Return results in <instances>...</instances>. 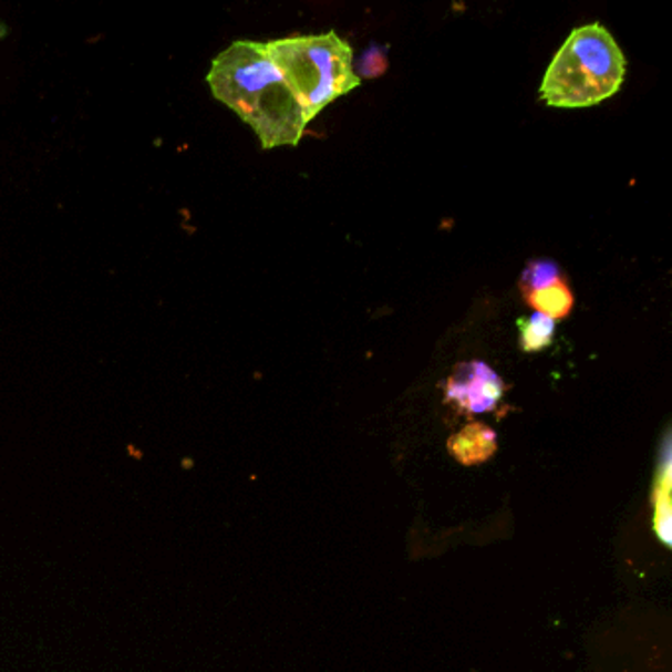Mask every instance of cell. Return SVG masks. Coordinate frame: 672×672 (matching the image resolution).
I'll return each instance as SVG.
<instances>
[{"label": "cell", "instance_id": "6da1fadb", "mask_svg": "<svg viewBox=\"0 0 672 672\" xmlns=\"http://www.w3.org/2000/svg\"><path fill=\"white\" fill-rule=\"evenodd\" d=\"M207 83L217 101L251 126L262 148L297 146L302 141L310 121L277 65L270 62L265 44L234 42L211 63Z\"/></svg>", "mask_w": 672, "mask_h": 672}, {"label": "cell", "instance_id": "7a4b0ae2", "mask_svg": "<svg viewBox=\"0 0 672 672\" xmlns=\"http://www.w3.org/2000/svg\"><path fill=\"white\" fill-rule=\"evenodd\" d=\"M626 73L628 60L608 28H576L547 68L540 100L550 107H593L621 90Z\"/></svg>", "mask_w": 672, "mask_h": 672}, {"label": "cell", "instance_id": "3957f363", "mask_svg": "<svg viewBox=\"0 0 672 672\" xmlns=\"http://www.w3.org/2000/svg\"><path fill=\"white\" fill-rule=\"evenodd\" d=\"M265 50L308 121L361 85L353 68V50L335 32L280 38L267 42Z\"/></svg>", "mask_w": 672, "mask_h": 672}, {"label": "cell", "instance_id": "277c9868", "mask_svg": "<svg viewBox=\"0 0 672 672\" xmlns=\"http://www.w3.org/2000/svg\"><path fill=\"white\" fill-rule=\"evenodd\" d=\"M503 391V379L494 369L484 361H469L449 376L446 399L464 413H489L502 401Z\"/></svg>", "mask_w": 672, "mask_h": 672}, {"label": "cell", "instance_id": "5b68a950", "mask_svg": "<svg viewBox=\"0 0 672 672\" xmlns=\"http://www.w3.org/2000/svg\"><path fill=\"white\" fill-rule=\"evenodd\" d=\"M448 448L457 462L466 466H475L494 456L497 449V436L489 426L474 422L449 438Z\"/></svg>", "mask_w": 672, "mask_h": 672}, {"label": "cell", "instance_id": "8992f818", "mask_svg": "<svg viewBox=\"0 0 672 672\" xmlns=\"http://www.w3.org/2000/svg\"><path fill=\"white\" fill-rule=\"evenodd\" d=\"M654 533L663 540L664 547L671 545V444L664 438L659 456L653 485Z\"/></svg>", "mask_w": 672, "mask_h": 672}, {"label": "cell", "instance_id": "52a82bcc", "mask_svg": "<svg viewBox=\"0 0 672 672\" xmlns=\"http://www.w3.org/2000/svg\"><path fill=\"white\" fill-rule=\"evenodd\" d=\"M527 304L533 306L538 314L547 316L550 320H562L572 312L573 297L565 280L552 287L542 288L525 297Z\"/></svg>", "mask_w": 672, "mask_h": 672}, {"label": "cell", "instance_id": "ba28073f", "mask_svg": "<svg viewBox=\"0 0 672 672\" xmlns=\"http://www.w3.org/2000/svg\"><path fill=\"white\" fill-rule=\"evenodd\" d=\"M517 325H519L520 332V348L527 353L547 350L555 338V320L538 314V312L529 318H520Z\"/></svg>", "mask_w": 672, "mask_h": 672}, {"label": "cell", "instance_id": "9c48e42d", "mask_svg": "<svg viewBox=\"0 0 672 672\" xmlns=\"http://www.w3.org/2000/svg\"><path fill=\"white\" fill-rule=\"evenodd\" d=\"M562 280H565L562 270L552 260H530L527 269L523 270V275H520V292H523V297H527L530 292L552 287Z\"/></svg>", "mask_w": 672, "mask_h": 672}, {"label": "cell", "instance_id": "30bf717a", "mask_svg": "<svg viewBox=\"0 0 672 672\" xmlns=\"http://www.w3.org/2000/svg\"><path fill=\"white\" fill-rule=\"evenodd\" d=\"M386 58L383 54V50L379 45H371L365 54L359 58L358 62V77H379L381 73H385L386 70Z\"/></svg>", "mask_w": 672, "mask_h": 672}]
</instances>
